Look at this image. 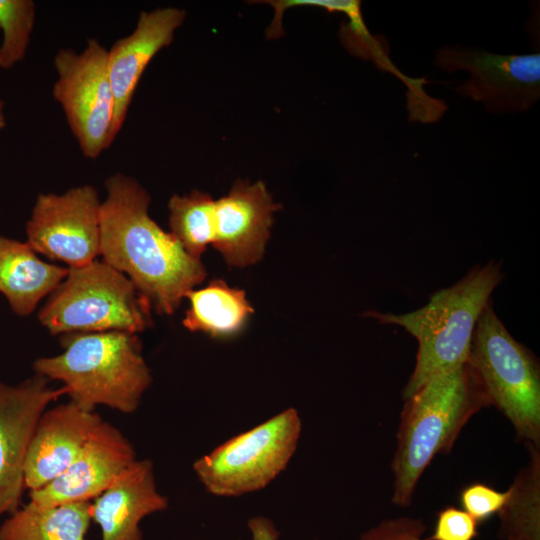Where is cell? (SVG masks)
<instances>
[{
    "instance_id": "44dd1931",
    "label": "cell",
    "mask_w": 540,
    "mask_h": 540,
    "mask_svg": "<svg viewBox=\"0 0 540 540\" xmlns=\"http://www.w3.org/2000/svg\"><path fill=\"white\" fill-rule=\"evenodd\" d=\"M215 200L193 190L173 195L168 202L170 233L193 258L200 259L214 238Z\"/></svg>"
},
{
    "instance_id": "52a82bcc",
    "label": "cell",
    "mask_w": 540,
    "mask_h": 540,
    "mask_svg": "<svg viewBox=\"0 0 540 540\" xmlns=\"http://www.w3.org/2000/svg\"><path fill=\"white\" fill-rule=\"evenodd\" d=\"M294 408L230 438L199 458L194 471L205 489L216 496H241L266 487L288 465L301 434Z\"/></svg>"
},
{
    "instance_id": "e0dca14e",
    "label": "cell",
    "mask_w": 540,
    "mask_h": 540,
    "mask_svg": "<svg viewBox=\"0 0 540 540\" xmlns=\"http://www.w3.org/2000/svg\"><path fill=\"white\" fill-rule=\"evenodd\" d=\"M68 270L41 260L27 242L0 234V293L18 316L30 315Z\"/></svg>"
},
{
    "instance_id": "4316f807",
    "label": "cell",
    "mask_w": 540,
    "mask_h": 540,
    "mask_svg": "<svg viewBox=\"0 0 540 540\" xmlns=\"http://www.w3.org/2000/svg\"><path fill=\"white\" fill-rule=\"evenodd\" d=\"M6 126V117L4 112V102L0 99V133Z\"/></svg>"
},
{
    "instance_id": "8992f818",
    "label": "cell",
    "mask_w": 540,
    "mask_h": 540,
    "mask_svg": "<svg viewBox=\"0 0 540 540\" xmlns=\"http://www.w3.org/2000/svg\"><path fill=\"white\" fill-rule=\"evenodd\" d=\"M467 362L491 406L509 420L517 438L525 445L540 447L538 360L510 335L491 301L477 320Z\"/></svg>"
},
{
    "instance_id": "8fae6325",
    "label": "cell",
    "mask_w": 540,
    "mask_h": 540,
    "mask_svg": "<svg viewBox=\"0 0 540 540\" xmlns=\"http://www.w3.org/2000/svg\"><path fill=\"white\" fill-rule=\"evenodd\" d=\"M35 375L16 386L0 381V517L19 509L28 448L48 405L66 394Z\"/></svg>"
},
{
    "instance_id": "4fadbf2b",
    "label": "cell",
    "mask_w": 540,
    "mask_h": 540,
    "mask_svg": "<svg viewBox=\"0 0 540 540\" xmlns=\"http://www.w3.org/2000/svg\"><path fill=\"white\" fill-rule=\"evenodd\" d=\"M279 208L262 181H237L215 200L213 247L231 266L255 264L264 254Z\"/></svg>"
},
{
    "instance_id": "30bf717a",
    "label": "cell",
    "mask_w": 540,
    "mask_h": 540,
    "mask_svg": "<svg viewBox=\"0 0 540 540\" xmlns=\"http://www.w3.org/2000/svg\"><path fill=\"white\" fill-rule=\"evenodd\" d=\"M434 63L446 72L466 70L470 78L455 88L463 97L482 102L492 112L528 110L540 97V54L498 55L445 47Z\"/></svg>"
},
{
    "instance_id": "cb8c5ba5",
    "label": "cell",
    "mask_w": 540,
    "mask_h": 540,
    "mask_svg": "<svg viewBox=\"0 0 540 540\" xmlns=\"http://www.w3.org/2000/svg\"><path fill=\"white\" fill-rule=\"evenodd\" d=\"M427 526L420 518L397 516L381 520L358 540H425Z\"/></svg>"
},
{
    "instance_id": "484cf974",
    "label": "cell",
    "mask_w": 540,
    "mask_h": 540,
    "mask_svg": "<svg viewBox=\"0 0 540 540\" xmlns=\"http://www.w3.org/2000/svg\"><path fill=\"white\" fill-rule=\"evenodd\" d=\"M248 528L253 540H278L279 532L268 518L262 516L251 518L248 521Z\"/></svg>"
},
{
    "instance_id": "d4e9b609",
    "label": "cell",
    "mask_w": 540,
    "mask_h": 540,
    "mask_svg": "<svg viewBox=\"0 0 540 540\" xmlns=\"http://www.w3.org/2000/svg\"><path fill=\"white\" fill-rule=\"evenodd\" d=\"M477 525L463 509L446 507L438 512L434 531L425 540H474Z\"/></svg>"
},
{
    "instance_id": "ac0fdd59",
    "label": "cell",
    "mask_w": 540,
    "mask_h": 540,
    "mask_svg": "<svg viewBox=\"0 0 540 540\" xmlns=\"http://www.w3.org/2000/svg\"><path fill=\"white\" fill-rule=\"evenodd\" d=\"M90 501L44 507L29 502L0 526V540H85Z\"/></svg>"
},
{
    "instance_id": "5b68a950",
    "label": "cell",
    "mask_w": 540,
    "mask_h": 540,
    "mask_svg": "<svg viewBox=\"0 0 540 540\" xmlns=\"http://www.w3.org/2000/svg\"><path fill=\"white\" fill-rule=\"evenodd\" d=\"M152 306L123 273L104 261L69 268L38 318L52 335L124 331L151 325Z\"/></svg>"
},
{
    "instance_id": "277c9868",
    "label": "cell",
    "mask_w": 540,
    "mask_h": 540,
    "mask_svg": "<svg viewBox=\"0 0 540 540\" xmlns=\"http://www.w3.org/2000/svg\"><path fill=\"white\" fill-rule=\"evenodd\" d=\"M503 279L500 264L489 261L473 267L454 285L435 292L423 307L404 314L367 311L379 324L404 328L418 341L405 400L433 376L468 361L477 320Z\"/></svg>"
},
{
    "instance_id": "d6986e66",
    "label": "cell",
    "mask_w": 540,
    "mask_h": 540,
    "mask_svg": "<svg viewBox=\"0 0 540 540\" xmlns=\"http://www.w3.org/2000/svg\"><path fill=\"white\" fill-rule=\"evenodd\" d=\"M185 298L190 305L183 326L189 331L212 337H229L238 333L253 313L245 292L221 279L190 290Z\"/></svg>"
},
{
    "instance_id": "7402d4cb",
    "label": "cell",
    "mask_w": 540,
    "mask_h": 540,
    "mask_svg": "<svg viewBox=\"0 0 540 540\" xmlns=\"http://www.w3.org/2000/svg\"><path fill=\"white\" fill-rule=\"evenodd\" d=\"M35 22L34 1L0 0V69H11L24 60Z\"/></svg>"
},
{
    "instance_id": "9a60e30c",
    "label": "cell",
    "mask_w": 540,
    "mask_h": 540,
    "mask_svg": "<svg viewBox=\"0 0 540 540\" xmlns=\"http://www.w3.org/2000/svg\"><path fill=\"white\" fill-rule=\"evenodd\" d=\"M102 418L72 401L46 409L31 439L24 467L25 489H40L78 457Z\"/></svg>"
},
{
    "instance_id": "603a6c76",
    "label": "cell",
    "mask_w": 540,
    "mask_h": 540,
    "mask_svg": "<svg viewBox=\"0 0 540 540\" xmlns=\"http://www.w3.org/2000/svg\"><path fill=\"white\" fill-rule=\"evenodd\" d=\"M507 496V490L501 492L483 483H473L461 491L460 502L463 510L479 524L498 513Z\"/></svg>"
},
{
    "instance_id": "5bb4252c",
    "label": "cell",
    "mask_w": 540,
    "mask_h": 540,
    "mask_svg": "<svg viewBox=\"0 0 540 540\" xmlns=\"http://www.w3.org/2000/svg\"><path fill=\"white\" fill-rule=\"evenodd\" d=\"M186 17L175 7L140 12L134 30L107 52V67L115 101L113 135L121 131L139 81L154 56L169 46Z\"/></svg>"
},
{
    "instance_id": "6da1fadb",
    "label": "cell",
    "mask_w": 540,
    "mask_h": 540,
    "mask_svg": "<svg viewBox=\"0 0 540 540\" xmlns=\"http://www.w3.org/2000/svg\"><path fill=\"white\" fill-rule=\"evenodd\" d=\"M100 206V256L123 273L152 308L171 315L207 273L149 214L150 195L134 178L115 173L105 180Z\"/></svg>"
},
{
    "instance_id": "2e32d148",
    "label": "cell",
    "mask_w": 540,
    "mask_h": 540,
    "mask_svg": "<svg viewBox=\"0 0 540 540\" xmlns=\"http://www.w3.org/2000/svg\"><path fill=\"white\" fill-rule=\"evenodd\" d=\"M167 506V498L157 490L152 462L136 460L94 499L91 519L101 528V540H142L141 520Z\"/></svg>"
},
{
    "instance_id": "7c38bea8",
    "label": "cell",
    "mask_w": 540,
    "mask_h": 540,
    "mask_svg": "<svg viewBox=\"0 0 540 540\" xmlns=\"http://www.w3.org/2000/svg\"><path fill=\"white\" fill-rule=\"evenodd\" d=\"M136 460L129 440L115 426L102 421L63 473L29 492L30 501L44 507L90 501Z\"/></svg>"
},
{
    "instance_id": "ffe728a7",
    "label": "cell",
    "mask_w": 540,
    "mask_h": 540,
    "mask_svg": "<svg viewBox=\"0 0 540 540\" xmlns=\"http://www.w3.org/2000/svg\"><path fill=\"white\" fill-rule=\"evenodd\" d=\"M526 447L529 459L514 477L497 513L502 540H540V451L533 445Z\"/></svg>"
},
{
    "instance_id": "3957f363",
    "label": "cell",
    "mask_w": 540,
    "mask_h": 540,
    "mask_svg": "<svg viewBox=\"0 0 540 540\" xmlns=\"http://www.w3.org/2000/svg\"><path fill=\"white\" fill-rule=\"evenodd\" d=\"M60 341L61 354L34 362L37 375L62 382L70 401L85 411L98 405L126 414L137 410L152 376L136 334L72 333Z\"/></svg>"
},
{
    "instance_id": "9c48e42d",
    "label": "cell",
    "mask_w": 540,
    "mask_h": 540,
    "mask_svg": "<svg viewBox=\"0 0 540 540\" xmlns=\"http://www.w3.org/2000/svg\"><path fill=\"white\" fill-rule=\"evenodd\" d=\"M100 206L92 185L39 194L26 224V242L68 268L87 265L100 255Z\"/></svg>"
},
{
    "instance_id": "ba28073f",
    "label": "cell",
    "mask_w": 540,
    "mask_h": 540,
    "mask_svg": "<svg viewBox=\"0 0 540 540\" xmlns=\"http://www.w3.org/2000/svg\"><path fill=\"white\" fill-rule=\"evenodd\" d=\"M107 52L96 39H88L82 51L62 48L53 59L57 79L52 96L61 106L82 155L92 160L115 141V101Z\"/></svg>"
},
{
    "instance_id": "7a4b0ae2",
    "label": "cell",
    "mask_w": 540,
    "mask_h": 540,
    "mask_svg": "<svg viewBox=\"0 0 540 540\" xmlns=\"http://www.w3.org/2000/svg\"><path fill=\"white\" fill-rule=\"evenodd\" d=\"M490 406L468 362L433 376L404 400L391 462L394 505L411 504L436 455L448 453L467 422Z\"/></svg>"
}]
</instances>
